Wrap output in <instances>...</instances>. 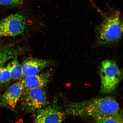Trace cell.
Instances as JSON below:
<instances>
[{
  "label": "cell",
  "mask_w": 123,
  "mask_h": 123,
  "mask_svg": "<svg viewBox=\"0 0 123 123\" xmlns=\"http://www.w3.org/2000/svg\"><path fill=\"white\" fill-rule=\"evenodd\" d=\"M52 64V61L50 60L27 58L23 61L21 64L22 77L25 78L38 74L41 73L44 69Z\"/></svg>",
  "instance_id": "cell-9"
},
{
  "label": "cell",
  "mask_w": 123,
  "mask_h": 123,
  "mask_svg": "<svg viewBox=\"0 0 123 123\" xmlns=\"http://www.w3.org/2000/svg\"><path fill=\"white\" fill-rule=\"evenodd\" d=\"M16 55V51L13 49H0V67L3 66L8 61L14 58Z\"/></svg>",
  "instance_id": "cell-12"
},
{
  "label": "cell",
  "mask_w": 123,
  "mask_h": 123,
  "mask_svg": "<svg viewBox=\"0 0 123 123\" xmlns=\"http://www.w3.org/2000/svg\"><path fill=\"white\" fill-rule=\"evenodd\" d=\"M27 24L25 17L20 13L3 18L0 20V37H14L22 34Z\"/></svg>",
  "instance_id": "cell-4"
},
{
  "label": "cell",
  "mask_w": 123,
  "mask_h": 123,
  "mask_svg": "<svg viewBox=\"0 0 123 123\" xmlns=\"http://www.w3.org/2000/svg\"><path fill=\"white\" fill-rule=\"evenodd\" d=\"M21 0H0V4L4 6L16 5L19 4Z\"/></svg>",
  "instance_id": "cell-14"
},
{
  "label": "cell",
  "mask_w": 123,
  "mask_h": 123,
  "mask_svg": "<svg viewBox=\"0 0 123 123\" xmlns=\"http://www.w3.org/2000/svg\"><path fill=\"white\" fill-rule=\"evenodd\" d=\"M33 123H62L66 117L57 103H54L36 112Z\"/></svg>",
  "instance_id": "cell-6"
},
{
  "label": "cell",
  "mask_w": 123,
  "mask_h": 123,
  "mask_svg": "<svg viewBox=\"0 0 123 123\" xmlns=\"http://www.w3.org/2000/svg\"><path fill=\"white\" fill-rule=\"evenodd\" d=\"M24 93L23 105L28 113L36 112L47 104V95L43 88L33 89Z\"/></svg>",
  "instance_id": "cell-5"
},
{
  "label": "cell",
  "mask_w": 123,
  "mask_h": 123,
  "mask_svg": "<svg viewBox=\"0 0 123 123\" xmlns=\"http://www.w3.org/2000/svg\"><path fill=\"white\" fill-rule=\"evenodd\" d=\"M95 123H123V112L94 119Z\"/></svg>",
  "instance_id": "cell-11"
},
{
  "label": "cell",
  "mask_w": 123,
  "mask_h": 123,
  "mask_svg": "<svg viewBox=\"0 0 123 123\" xmlns=\"http://www.w3.org/2000/svg\"><path fill=\"white\" fill-rule=\"evenodd\" d=\"M12 79L10 71L6 67H0V85H4L10 82Z\"/></svg>",
  "instance_id": "cell-13"
},
{
  "label": "cell",
  "mask_w": 123,
  "mask_h": 123,
  "mask_svg": "<svg viewBox=\"0 0 123 123\" xmlns=\"http://www.w3.org/2000/svg\"><path fill=\"white\" fill-rule=\"evenodd\" d=\"M101 91L109 94L115 91L123 78V70L115 62L105 60L102 62L100 69Z\"/></svg>",
  "instance_id": "cell-3"
},
{
  "label": "cell",
  "mask_w": 123,
  "mask_h": 123,
  "mask_svg": "<svg viewBox=\"0 0 123 123\" xmlns=\"http://www.w3.org/2000/svg\"><path fill=\"white\" fill-rule=\"evenodd\" d=\"M10 72L12 79L17 80L22 77V66L19 63L17 56L6 66Z\"/></svg>",
  "instance_id": "cell-10"
},
{
  "label": "cell",
  "mask_w": 123,
  "mask_h": 123,
  "mask_svg": "<svg viewBox=\"0 0 123 123\" xmlns=\"http://www.w3.org/2000/svg\"><path fill=\"white\" fill-rule=\"evenodd\" d=\"M52 71L48 70L36 75L25 77L22 80L23 93L33 89L43 88L48 84L52 75Z\"/></svg>",
  "instance_id": "cell-8"
},
{
  "label": "cell",
  "mask_w": 123,
  "mask_h": 123,
  "mask_svg": "<svg viewBox=\"0 0 123 123\" xmlns=\"http://www.w3.org/2000/svg\"><path fill=\"white\" fill-rule=\"evenodd\" d=\"M65 111L68 115L94 119L117 113L120 107L114 98L108 96L70 103L66 106Z\"/></svg>",
  "instance_id": "cell-1"
},
{
  "label": "cell",
  "mask_w": 123,
  "mask_h": 123,
  "mask_svg": "<svg viewBox=\"0 0 123 123\" xmlns=\"http://www.w3.org/2000/svg\"><path fill=\"white\" fill-rule=\"evenodd\" d=\"M23 90L21 80L12 85L0 96V107L13 110L22 94Z\"/></svg>",
  "instance_id": "cell-7"
},
{
  "label": "cell",
  "mask_w": 123,
  "mask_h": 123,
  "mask_svg": "<svg viewBox=\"0 0 123 123\" xmlns=\"http://www.w3.org/2000/svg\"><path fill=\"white\" fill-rule=\"evenodd\" d=\"M123 35V21L119 13L108 15L98 27L97 39L99 44L110 45L118 42Z\"/></svg>",
  "instance_id": "cell-2"
}]
</instances>
